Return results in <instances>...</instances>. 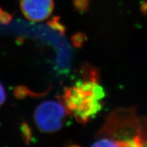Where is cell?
Instances as JSON below:
<instances>
[{"label": "cell", "mask_w": 147, "mask_h": 147, "mask_svg": "<svg viewBox=\"0 0 147 147\" xmlns=\"http://www.w3.org/2000/svg\"><path fill=\"white\" fill-rule=\"evenodd\" d=\"M87 76L65 89L63 97L68 113L81 123H86L100 113L106 95L104 87L97 82L96 71H92Z\"/></svg>", "instance_id": "6da1fadb"}, {"label": "cell", "mask_w": 147, "mask_h": 147, "mask_svg": "<svg viewBox=\"0 0 147 147\" xmlns=\"http://www.w3.org/2000/svg\"><path fill=\"white\" fill-rule=\"evenodd\" d=\"M68 112L63 103L48 100L41 103L34 112V121L40 131L53 133L63 126Z\"/></svg>", "instance_id": "7a4b0ae2"}, {"label": "cell", "mask_w": 147, "mask_h": 147, "mask_svg": "<svg viewBox=\"0 0 147 147\" xmlns=\"http://www.w3.org/2000/svg\"><path fill=\"white\" fill-rule=\"evenodd\" d=\"M21 8L24 16L29 21H43L52 14L53 0H21Z\"/></svg>", "instance_id": "3957f363"}, {"label": "cell", "mask_w": 147, "mask_h": 147, "mask_svg": "<svg viewBox=\"0 0 147 147\" xmlns=\"http://www.w3.org/2000/svg\"><path fill=\"white\" fill-rule=\"evenodd\" d=\"M11 15L5 11L0 8V23L7 24L11 21Z\"/></svg>", "instance_id": "277c9868"}, {"label": "cell", "mask_w": 147, "mask_h": 147, "mask_svg": "<svg viewBox=\"0 0 147 147\" xmlns=\"http://www.w3.org/2000/svg\"><path fill=\"white\" fill-rule=\"evenodd\" d=\"M74 3L76 8L80 10H83L86 8L87 5V0H74Z\"/></svg>", "instance_id": "5b68a950"}, {"label": "cell", "mask_w": 147, "mask_h": 147, "mask_svg": "<svg viewBox=\"0 0 147 147\" xmlns=\"http://www.w3.org/2000/svg\"><path fill=\"white\" fill-rule=\"evenodd\" d=\"M5 100V92L3 86L0 83V105L3 104Z\"/></svg>", "instance_id": "8992f818"}]
</instances>
